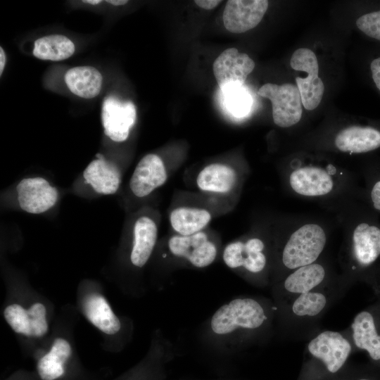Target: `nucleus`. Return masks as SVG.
<instances>
[{
  "label": "nucleus",
  "instance_id": "39",
  "mask_svg": "<svg viewBox=\"0 0 380 380\" xmlns=\"http://www.w3.org/2000/svg\"><path fill=\"white\" fill-rule=\"evenodd\" d=\"M82 2L86 3V4L95 5V4H99V3H101V1H100V0H86V1H82Z\"/></svg>",
  "mask_w": 380,
  "mask_h": 380
},
{
  "label": "nucleus",
  "instance_id": "30",
  "mask_svg": "<svg viewBox=\"0 0 380 380\" xmlns=\"http://www.w3.org/2000/svg\"><path fill=\"white\" fill-rule=\"evenodd\" d=\"M31 336L39 337L48 331V324L46 317L39 318H30Z\"/></svg>",
  "mask_w": 380,
  "mask_h": 380
},
{
  "label": "nucleus",
  "instance_id": "26",
  "mask_svg": "<svg viewBox=\"0 0 380 380\" xmlns=\"http://www.w3.org/2000/svg\"><path fill=\"white\" fill-rule=\"evenodd\" d=\"M75 52V45L67 37L51 34L34 42L33 55L42 60L62 61L70 57Z\"/></svg>",
  "mask_w": 380,
  "mask_h": 380
},
{
  "label": "nucleus",
  "instance_id": "12",
  "mask_svg": "<svg viewBox=\"0 0 380 380\" xmlns=\"http://www.w3.org/2000/svg\"><path fill=\"white\" fill-rule=\"evenodd\" d=\"M269 5L266 0H229L223 12L225 28L232 33H243L256 27Z\"/></svg>",
  "mask_w": 380,
  "mask_h": 380
},
{
  "label": "nucleus",
  "instance_id": "38",
  "mask_svg": "<svg viewBox=\"0 0 380 380\" xmlns=\"http://www.w3.org/2000/svg\"><path fill=\"white\" fill-rule=\"evenodd\" d=\"M106 2L110 3L115 6H120V5L126 4L128 2V1L127 0H109V1H106Z\"/></svg>",
  "mask_w": 380,
  "mask_h": 380
},
{
  "label": "nucleus",
  "instance_id": "3",
  "mask_svg": "<svg viewBox=\"0 0 380 380\" xmlns=\"http://www.w3.org/2000/svg\"><path fill=\"white\" fill-rule=\"evenodd\" d=\"M351 270L367 275L375 287L374 266L380 258V227L373 221H362L355 227L349 249Z\"/></svg>",
  "mask_w": 380,
  "mask_h": 380
},
{
  "label": "nucleus",
  "instance_id": "2",
  "mask_svg": "<svg viewBox=\"0 0 380 380\" xmlns=\"http://www.w3.org/2000/svg\"><path fill=\"white\" fill-rule=\"evenodd\" d=\"M353 348L348 334L324 330L308 342L305 360L308 365H317L329 374H336L345 365Z\"/></svg>",
  "mask_w": 380,
  "mask_h": 380
},
{
  "label": "nucleus",
  "instance_id": "29",
  "mask_svg": "<svg viewBox=\"0 0 380 380\" xmlns=\"http://www.w3.org/2000/svg\"><path fill=\"white\" fill-rule=\"evenodd\" d=\"M356 25L367 36L380 41V9L362 15Z\"/></svg>",
  "mask_w": 380,
  "mask_h": 380
},
{
  "label": "nucleus",
  "instance_id": "25",
  "mask_svg": "<svg viewBox=\"0 0 380 380\" xmlns=\"http://www.w3.org/2000/svg\"><path fill=\"white\" fill-rule=\"evenodd\" d=\"M210 213L202 208L180 207L170 215L172 227L181 236H189L201 232L210 222Z\"/></svg>",
  "mask_w": 380,
  "mask_h": 380
},
{
  "label": "nucleus",
  "instance_id": "28",
  "mask_svg": "<svg viewBox=\"0 0 380 380\" xmlns=\"http://www.w3.org/2000/svg\"><path fill=\"white\" fill-rule=\"evenodd\" d=\"M225 105L227 109L236 117L246 115L251 106L250 95L240 87L224 92Z\"/></svg>",
  "mask_w": 380,
  "mask_h": 380
},
{
  "label": "nucleus",
  "instance_id": "32",
  "mask_svg": "<svg viewBox=\"0 0 380 380\" xmlns=\"http://www.w3.org/2000/svg\"><path fill=\"white\" fill-rule=\"evenodd\" d=\"M369 68L372 81L380 92V56L372 61Z\"/></svg>",
  "mask_w": 380,
  "mask_h": 380
},
{
  "label": "nucleus",
  "instance_id": "36",
  "mask_svg": "<svg viewBox=\"0 0 380 380\" xmlns=\"http://www.w3.org/2000/svg\"><path fill=\"white\" fill-rule=\"evenodd\" d=\"M6 63V55L2 47H0V75H1Z\"/></svg>",
  "mask_w": 380,
  "mask_h": 380
},
{
  "label": "nucleus",
  "instance_id": "37",
  "mask_svg": "<svg viewBox=\"0 0 380 380\" xmlns=\"http://www.w3.org/2000/svg\"><path fill=\"white\" fill-rule=\"evenodd\" d=\"M374 290L377 293V294L380 295V271L376 274V276Z\"/></svg>",
  "mask_w": 380,
  "mask_h": 380
},
{
  "label": "nucleus",
  "instance_id": "34",
  "mask_svg": "<svg viewBox=\"0 0 380 380\" xmlns=\"http://www.w3.org/2000/svg\"><path fill=\"white\" fill-rule=\"evenodd\" d=\"M222 1H217V0H196L195 1V4L197 6L206 10H211L215 8Z\"/></svg>",
  "mask_w": 380,
  "mask_h": 380
},
{
  "label": "nucleus",
  "instance_id": "16",
  "mask_svg": "<svg viewBox=\"0 0 380 380\" xmlns=\"http://www.w3.org/2000/svg\"><path fill=\"white\" fill-rule=\"evenodd\" d=\"M289 183L296 193L305 196L326 195L334 187L331 176L324 170L315 167L295 170L290 175Z\"/></svg>",
  "mask_w": 380,
  "mask_h": 380
},
{
  "label": "nucleus",
  "instance_id": "35",
  "mask_svg": "<svg viewBox=\"0 0 380 380\" xmlns=\"http://www.w3.org/2000/svg\"><path fill=\"white\" fill-rule=\"evenodd\" d=\"M355 380H380V376L373 373L359 376Z\"/></svg>",
  "mask_w": 380,
  "mask_h": 380
},
{
  "label": "nucleus",
  "instance_id": "27",
  "mask_svg": "<svg viewBox=\"0 0 380 380\" xmlns=\"http://www.w3.org/2000/svg\"><path fill=\"white\" fill-rule=\"evenodd\" d=\"M4 317L16 333L31 336L30 317L21 305L12 304L6 308Z\"/></svg>",
  "mask_w": 380,
  "mask_h": 380
},
{
  "label": "nucleus",
  "instance_id": "1",
  "mask_svg": "<svg viewBox=\"0 0 380 380\" xmlns=\"http://www.w3.org/2000/svg\"><path fill=\"white\" fill-rule=\"evenodd\" d=\"M271 317L272 310L267 303L251 297L236 298L215 312L210 330L216 339L241 343L264 331Z\"/></svg>",
  "mask_w": 380,
  "mask_h": 380
},
{
  "label": "nucleus",
  "instance_id": "31",
  "mask_svg": "<svg viewBox=\"0 0 380 380\" xmlns=\"http://www.w3.org/2000/svg\"><path fill=\"white\" fill-rule=\"evenodd\" d=\"M369 198L373 208L380 212V177L370 186Z\"/></svg>",
  "mask_w": 380,
  "mask_h": 380
},
{
  "label": "nucleus",
  "instance_id": "11",
  "mask_svg": "<svg viewBox=\"0 0 380 380\" xmlns=\"http://www.w3.org/2000/svg\"><path fill=\"white\" fill-rule=\"evenodd\" d=\"M265 243L258 238L236 241L226 246L222 258L231 269H243L252 274L262 272L267 265Z\"/></svg>",
  "mask_w": 380,
  "mask_h": 380
},
{
  "label": "nucleus",
  "instance_id": "23",
  "mask_svg": "<svg viewBox=\"0 0 380 380\" xmlns=\"http://www.w3.org/2000/svg\"><path fill=\"white\" fill-rule=\"evenodd\" d=\"M235 170L224 164L213 163L205 167L198 174L196 183L201 190L227 193L235 184Z\"/></svg>",
  "mask_w": 380,
  "mask_h": 380
},
{
  "label": "nucleus",
  "instance_id": "21",
  "mask_svg": "<svg viewBox=\"0 0 380 380\" xmlns=\"http://www.w3.org/2000/svg\"><path fill=\"white\" fill-rule=\"evenodd\" d=\"M102 80L100 72L91 66L75 67L65 75V82L70 91L84 99H91L99 94Z\"/></svg>",
  "mask_w": 380,
  "mask_h": 380
},
{
  "label": "nucleus",
  "instance_id": "10",
  "mask_svg": "<svg viewBox=\"0 0 380 380\" xmlns=\"http://www.w3.org/2000/svg\"><path fill=\"white\" fill-rule=\"evenodd\" d=\"M168 247L172 254L185 258L198 268L211 265L217 253L216 246L203 232L189 236H172L168 241Z\"/></svg>",
  "mask_w": 380,
  "mask_h": 380
},
{
  "label": "nucleus",
  "instance_id": "13",
  "mask_svg": "<svg viewBox=\"0 0 380 380\" xmlns=\"http://www.w3.org/2000/svg\"><path fill=\"white\" fill-rule=\"evenodd\" d=\"M16 189L20 208L32 214L49 210L58 197L57 189L42 177L25 178L19 182Z\"/></svg>",
  "mask_w": 380,
  "mask_h": 380
},
{
  "label": "nucleus",
  "instance_id": "19",
  "mask_svg": "<svg viewBox=\"0 0 380 380\" xmlns=\"http://www.w3.org/2000/svg\"><path fill=\"white\" fill-rule=\"evenodd\" d=\"M82 311L87 319L105 334L112 335L120 329L119 319L99 293H90L84 298Z\"/></svg>",
  "mask_w": 380,
  "mask_h": 380
},
{
  "label": "nucleus",
  "instance_id": "9",
  "mask_svg": "<svg viewBox=\"0 0 380 380\" xmlns=\"http://www.w3.org/2000/svg\"><path fill=\"white\" fill-rule=\"evenodd\" d=\"M137 118L136 108L131 101H122L115 96L105 98L102 105L101 120L104 133L117 142L125 141Z\"/></svg>",
  "mask_w": 380,
  "mask_h": 380
},
{
  "label": "nucleus",
  "instance_id": "20",
  "mask_svg": "<svg viewBox=\"0 0 380 380\" xmlns=\"http://www.w3.org/2000/svg\"><path fill=\"white\" fill-rule=\"evenodd\" d=\"M157 227L148 217H139L134 226V241L130 259L138 267H143L149 259L157 239Z\"/></svg>",
  "mask_w": 380,
  "mask_h": 380
},
{
  "label": "nucleus",
  "instance_id": "24",
  "mask_svg": "<svg viewBox=\"0 0 380 380\" xmlns=\"http://www.w3.org/2000/svg\"><path fill=\"white\" fill-rule=\"evenodd\" d=\"M71 355L69 343L63 338H56L50 351L43 356L37 365L42 380H55L64 374L63 365Z\"/></svg>",
  "mask_w": 380,
  "mask_h": 380
},
{
  "label": "nucleus",
  "instance_id": "4",
  "mask_svg": "<svg viewBox=\"0 0 380 380\" xmlns=\"http://www.w3.org/2000/svg\"><path fill=\"white\" fill-rule=\"evenodd\" d=\"M327 242L323 228L308 223L294 231L284 246L281 261L289 270H296L316 262Z\"/></svg>",
  "mask_w": 380,
  "mask_h": 380
},
{
  "label": "nucleus",
  "instance_id": "6",
  "mask_svg": "<svg viewBox=\"0 0 380 380\" xmlns=\"http://www.w3.org/2000/svg\"><path fill=\"white\" fill-rule=\"evenodd\" d=\"M258 94L271 101L272 118L277 126L289 127L300 121L303 103L297 86L291 83H267L258 89Z\"/></svg>",
  "mask_w": 380,
  "mask_h": 380
},
{
  "label": "nucleus",
  "instance_id": "5",
  "mask_svg": "<svg viewBox=\"0 0 380 380\" xmlns=\"http://www.w3.org/2000/svg\"><path fill=\"white\" fill-rule=\"evenodd\" d=\"M349 336L353 348L365 351L370 360L380 367V299L357 313Z\"/></svg>",
  "mask_w": 380,
  "mask_h": 380
},
{
  "label": "nucleus",
  "instance_id": "14",
  "mask_svg": "<svg viewBox=\"0 0 380 380\" xmlns=\"http://www.w3.org/2000/svg\"><path fill=\"white\" fill-rule=\"evenodd\" d=\"M167 180V173L161 158L156 154H148L137 165L129 182L132 193L144 197L162 186Z\"/></svg>",
  "mask_w": 380,
  "mask_h": 380
},
{
  "label": "nucleus",
  "instance_id": "17",
  "mask_svg": "<svg viewBox=\"0 0 380 380\" xmlns=\"http://www.w3.org/2000/svg\"><path fill=\"white\" fill-rule=\"evenodd\" d=\"M92 160L83 172L86 182L91 186L95 191L101 194H115L120 184L121 175L118 167L112 162L101 155Z\"/></svg>",
  "mask_w": 380,
  "mask_h": 380
},
{
  "label": "nucleus",
  "instance_id": "33",
  "mask_svg": "<svg viewBox=\"0 0 380 380\" xmlns=\"http://www.w3.org/2000/svg\"><path fill=\"white\" fill-rule=\"evenodd\" d=\"M27 313L30 318L45 317L46 308L43 304L37 303L32 305L30 309L27 310Z\"/></svg>",
  "mask_w": 380,
  "mask_h": 380
},
{
  "label": "nucleus",
  "instance_id": "7",
  "mask_svg": "<svg viewBox=\"0 0 380 380\" xmlns=\"http://www.w3.org/2000/svg\"><path fill=\"white\" fill-rule=\"evenodd\" d=\"M291 67L296 70L307 72L306 77H296L302 103L306 110H312L320 103L324 85L319 77V64L315 53L308 48L296 50L290 61Z\"/></svg>",
  "mask_w": 380,
  "mask_h": 380
},
{
  "label": "nucleus",
  "instance_id": "18",
  "mask_svg": "<svg viewBox=\"0 0 380 380\" xmlns=\"http://www.w3.org/2000/svg\"><path fill=\"white\" fill-rule=\"evenodd\" d=\"M335 144L343 152H370L380 148V130L370 126L348 127L337 134Z\"/></svg>",
  "mask_w": 380,
  "mask_h": 380
},
{
  "label": "nucleus",
  "instance_id": "22",
  "mask_svg": "<svg viewBox=\"0 0 380 380\" xmlns=\"http://www.w3.org/2000/svg\"><path fill=\"white\" fill-rule=\"evenodd\" d=\"M329 291L317 289L289 299L290 311L298 319H315L319 317L331 302Z\"/></svg>",
  "mask_w": 380,
  "mask_h": 380
},
{
  "label": "nucleus",
  "instance_id": "8",
  "mask_svg": "<svg viewBox=\"0 0 380 380\" xmlns=\"http://www.w3.org/2000/svg\"><path fill=\"white\" fill-rule=\"evenodd\" d=\"M254 68L253 59L236 48L225 49L213 64V74L223 92L241 87Z\"/></svg>",
  "mask_w": 380,
  "mask_h": 380
},
{
  "label": "nucleus",
  "instance_id": "15",
  "mask_svg": "<svg viewBox=\"0 0 380 380\" xmlns=\"http://www.w3.org/2000/svg\"><path fill=\"white\" fill-rule=\"evenodd\" d=\"M327 277L324 267L317 262L302 266L289 274L284 280L281 294L289 300L295 296L320 288Z\"/></svg>",
  "mask_w": 380,
  "mask_h": 380
}]
</instances>
